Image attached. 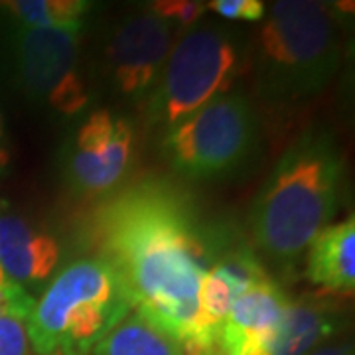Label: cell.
Segmentation results:
<instances>
[{
	"label": "cell",
	"mask_w": 355,
	"mask_h": 355,
	"mask_svg": "<svg viewBox=\"0 0 355 355\" xmlns=\"http://www.w3.org/2000/svg\"><path fill=\"white\" fill-rule=\"evenodd\" d=\"M216 355H227V354H225V352H223V349H221V352H217Z\"/></svg>",
	"instance_id": "7402d4cb"
},
{
	"label": "cell",
	"mask_w": 355,
	"mask_h": 355,
	"mask_svg": "<svg viewBox=\"0 0 355 355\" xmlns=\"http://www.w3.org/2000/svg\"><path fill=\"white\" fill-rule=\"evenodd\" d=\"M328 292L291 300L268 355H306L343 328L342 306Z\"/></svg>",
	"instance_id": "7c38bea8"
},
{
	"label": "cell",
	"mask_w": 355,
	"mask_h": 355,
	"mask_svg": "<svg viewBox=\"0 0 355 355\" xmlns=\"http://www.w3.org/2000/svg\"><path fill=\"white\" fill-rule=\"evenodd\" d=\"M93 4L87 0H2L0 14L6 26L51 28L83 24Z\"/></svg>",
	"instance_id": "9a60e30c"
},
{
	"label": "cell",
	"mask_w": 355,
	"mask_h": 355,
	"mask_svg": "<svg viewBox=\"0 0 355 355\" xmlns=\"http://www.w3.org/2000/svg\"><path fill=\"white\" fill-rule=\"evenodd\" d=\"M259 121L245 95H221L168 128L164 153L188 180L233 176L253 158Z\"/></svg>",
	"instance_id": "8992f818"
},
{
	"label": "cell",
	"mask_w": 355,
	"mask_h": 355,
	"mask_svg": "<svg viewBox=\"0 0 355 355\" xmlns=\"http://www.w3.org/2000/svg\"><path fill=\"white\" fill-rule=\"evenodd\" d=\"M0 166H6V154L0 150Z\"/></svg>",
	"instance_id": "44dd1931"
},
{
	"label": "cell",
	"mask_w": 355,
	"mask_h": 355,
	"mask_svg": "<svg viewBox=\"0 0 355 355\" xmlns=\"http://www.w3.org/2000/svg\"><path fill=\"white\" fill-rule=\"evenodd\" d=\"M343 184V158L326 130H308L275 164L251 207L254 247L280 266L308 251L336 216Z\"/></svg>",
	"instance_id": "7a4b0ae2"
},
{
	"label": "cell",
	"mask_w": 355,
	"mask_h": 355,
	"mask_svg": "<svg viewBox=\"0 0 355 355\" xmlns=\"http://www.w3.org/2000/svg\"><path fill=\"white\" fill-rule=\"evenodd\" d=\"M0 355H32L26 320L18 316L0 318Z\"/></svg>",
	"instance_id": "e0dca14e"
},
{
	"label": "cell",
	"mask_w": 355,
	"mask_h": 355,
	"mask_svg": "<svg viewBox=\"0 0 355 355\" xmlns=\"http://www.w3.org/2000/svg\"><path fill=\"white\" fill-rule=\"evenodd\" d=\"M306 355H355L354 354V343L352 342H340V343H328L316 347L314 352Z\"/></svg>",
	"instance_id": "d6986e66"
},
{
	"label": "cell",
	"mask_w": 355,
	"mask_h": 355,
	"mask_svg": "<svg viewBox=\"0 0 355 355\" xmlns=\"http://www.w3.org/2000/svg\"><path fill=\"white\" fill-rule=\"evenodd\" d=\"M81 28L8 26L4 38L8 71L26 101L62 116H76L87 107L89 93L79 73Z\"/></svg>",
	"instance_id": "52a82bcc"
},
{
	"label": "cell",
	"mask_w": 355,
	"mask_h": 355,
	"mask_svg": "<svg viewBox=\"0 0 355 355\" xmlns=\"http://www.w3.org/2000/svg\"><path fill=\"white\" fill-rule=\"evenodd\" d=\"M93 355H184V347L150 320L130 310L101 342Z\"/></svg>",
	"instance_id": "5bb4252c"
},
{
	"label": "cell",
	"mask_w": 355,
	"mask_h": 355,
	"mask_svg": "<svg viewBox=\"0 0 355 355\" xmlns=\"http://www.w3.org/2000/svg\"><path fill=\"white\" fill-rule=\"evenodd\" d=\"M51 355H65V354H62V352H53V354Z\"/></svg>",
	"instance_id": "603a6c76"
},
{
	"label": "cell",
	"mask_w": 355,
	"mask_h": 355,
	"mask_svg": "<svg viewBox=\"0 0 355 355\" xmlns=\"http://www.w3.org/2000/svg\"><path fill=\"white\" fill-rule=\"evenodd\" d=\"M288 304V294L275 280L243 292L221 326V349L227 355H268Z\"/></svg>",
	"instance_id": "30bf717a"
},
{
	"label": "cell",
	"mask_w": 355,
	"mask_h": 355,
	"mask_svg": "<svg viewBox=\"0 0 355 355\" xmlns=\"http://www.w3.org/2000/svg\"><path fill=\"white\" fill-rule=\"evenodd\" d=\"M261 22L253 65L263 101H304L330 83L342 62L334 4L280 0L266 8Z\"/></svg>",
	"instance_id": "3957f363"
},
{
	"label": "cell",
	"mask_w": 355,
	"mask_h": 355,
	"mask_svg": "<svg viewBox=\"0 0 355 355\" xmlns=\"http://www.w3.org/2000/svg\"><path fill=\"white\" fill-rule=\"evenodd\" d=\"M306 277L330 294H354L355 217L328 225L308 247Z\"/></svg>",
	"instance_id": "4fadbf2b"
},
{
	"label": "cell",
	"mask_w": 355,
	"mask_h": 355,
	"mask_svg": "<svg viewBox=\"0 0 355 355\" xmlns=\"http://www.w3.org/2000/svg\"><path fill=\"white\" fill-rule=\"evenodd\" d=\"M87 229L97 257L111 265L132 310L174 338L184 355L221 352L200 318L209 235L182 191L162 180L137 182L99 203Z\"/></svg>",
	"instance_id": "6da1fadb"
},
{
	"label": "cell",
	"mask_w": 355,
	"mask_h": 355,
	"mask_svg": "<svg viewBox=\"0 0 355 355\" xmlns=\"http://www.w3.org/2000/svg\"><path fill=\"white\" fill-rule=\"evenodd\" d=\"M62 249L46 229L16 214L0 216V268L14 284H42L60 263Z\"/></svg>",
	"instance_id": "8fae6325"
},
{
	"label": "cell",
	"mask_w": 355,
	"mask_h": 355,
	"mask_svg": "<svg viewBox=\"0 0 355 355\" xmlns=\"http://www.w3.org/2000/svg\"><path fill=\"white\" fill-rule=\"evenodd\" d=\"M148 10L164 18L166 22L180 30H190L198 22H202L203 14L207 12V2L200 0H156L148 4Z\"/></svg>",
	"instance_id": "2e32d148"
},
{
	"label": "cell",
	"mask_w": 355,
	"mask_h": 355,
	"mask_svg": "<svg viewBox=\"0 0 355 355\" xmlns=\"http://www.w3.org/2000/svg\"><path fill=\"white\" fill-rule=\"evenodd\" d=\"M243 46L217 22H198L172 46L153 93L144 101L153 125L172 128L203 105L221 97L237 77Z\"/></svg>",
	"instance_id": "5b68a950"
},
{
	"label": "cell",
	"mask_w": 355,
	"mask_h": 355,
	"mask_svg": "<svg viewBox=\"0 0 355 355\" xmlns=\"http://www.w3.org/2000/svg\"><path fill=\"white\" fill-rule=\"evenodd\" d=\"M4 139V119H2V113H0V140Z\"/></svg>",
	"instance_id": "ffe728a7"
},
{
	"label": "cell",
	"mask_w": 355,
	"mask_h": 355,
	"mask_svg": "<svg viewBox=\"0 0 355 355\" xmlns=\"http://www.w3.org/2000/svg\"><path fill=\"white\" fill-rule=\"evenodd\" d=\"M207 10H214L225 20H245L261 22L265 18L266 4L263 0H211Z\"/></svg>",
	"instance_id": "ac0fdd59"
},
{
	"label": "cell",
	"mask_w": 355,
	"mask_h": 355,
	"mask_svg": "<svg viewBox=\"0 0 355 355\" xmlns=\"http://www.w3.org/2000/svg\"><path fill=\"white\" fill-rule=\"evenodd\" d=\"M135 130L125 116L97 109L73 130L64 146V178L81 196H105L127 174Z\"/></svg>",
	"instance_id": "ba28073f"
},
{
	"label": "cell",
	"mask_w": 355,
	"mask_h": 355,
	"mask_svg": "<svg viewBox=\"0 0 355 355\" xmlns=\"http://www.w3.org/2000/svg\"><path fill=\"white\" fill-rule=\"evenodd\" d=\"M132 310L114 270L101 257H83L60 270L26 320L36 355H89Z\"/></svg>",
	"instance_id": "277c9868"
},
{
	"label": "cell",
	"mask_w": 355,
	"mask_h": 355,
	"mask_svg": "<svg viewBox=\"0 0 355 355\" xmlns=\"http://www.w3.org/2000/svg\"><path fill=\"white\" fill-rule=\"evenodd\" d=\"M174 26L148 8L114 28L105 50L113 87L130 101H146L172 50Z\"/></svg>",
	"instance_id": "9c48e42d"
}]
</instances>
